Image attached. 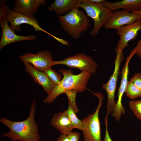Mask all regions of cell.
<instances>
[{"label":"cell","mask_w":141,"mask_h":141,"mask_svg":"<svg viewBox=\"0 0 141 141\" xmlns=\"http://www.w3.org/2000/svg\"><path fill=\"white\" fill-rule=\"evenodd\" d=\"M130 53L133 55L136 54L138 57L141 58V38Z\"/></svg>","instance_id":"25"},{"label":"cell","mask_w":141,"mask_h":141,"mask_svg":"<svg viewBox=\"0 0 141 141\" xmlns=\"http://www.w3.org/2000/svg\"><path fill=\"white\" fill-rule=\"evenodd\" d=\"M141 19V15L123 9L118 10L113 12L112 15L107 21L104 27L106 29H115L131 24Z\"/></svg>","instance_id":"11"},{"label":"cell","mask_w":141,"mask_h":141,"mask_svg":"<svg viewBox=\"0 0 141 141\" xmlns=\"http://www.w3.org/2000/svg\"><path fill=\"white\" fill-rule=\"evenodd\" d=\"M90 2L97 4H103L106 1L105 0H88Z\"/></svg>","instance_id":"29"},{"label":"cell","mask_w":141,"mask_h":141,"mask_svg":"<svg viewBox=\"0 0 141 141\" xmlns=\"http://www.w3.org/2000/svg\"><path fill=\"white\" fill-rule=\"evenodd\" d=\"M44 72L56 85L59 84L62 79L61 74L58 73L56 70L51 68L45 70Z\"/></svg>","instance_id":"23"},{"label":"cell","mask_w":141,"mask_h":141,"mask_svg":"<svg viewBox=\"0 0 141 141\" xmlns=\"http://www.w3.org/2000/svg\"><path fill=\"white\" fill-rule=\"evenodd\" d=\"M20 58L24 63L31 64L40 71L44 72L53 66L51 52L48 50L39 51L36 54L27 53L20 56Z\"/></svg>","instance_id":"9"},{"label":"cell","mask_w":141,"mask_h":141,"mask_svg":"<svg viewBox=\"0 0 141 141\" xmlns=\"http://www.w3.org/2000/svg\"><path fill=\"white\" fill-rule=\"evenodd\" d=\"M117 30V34L120 39L115 51L116 54L118 52L123 54V50L128 46L129 42L135 39L138 35V31L141 30V19L123 26Z\"/></svg>","instance_id":"10"},{"label":"cell","mask_w":141,"mask_h":141,"mask_svg":"<svg viewBox=\"0 0 141 141\" xmlns=\"http://www.w3.org/2000/svg\"><path fill=\"white\" fill-rule=\"evenodd\" d=\"M26 72L33 78L35 83L41 85L48 95L56 85L55 84L43 71L35 69L31 64L24 63Z\"/></svg>","instance_id":"15"},{"label":"cell","mask_w":141,"mask_h":141,"mask_svg":"<svg viewBox=\"0 0 141 141\" xmlns=\"http://www.w3.org/2000/svg\"><path fill=\"white\" fill-rule=\"evenodd\" d=\"M68 135L69 141H79L80 134L78 132H72Z\"/></svg>","instance_id":"27"},{"label":"cell","mask_w":141,"mask_h":141,"mask_svg":"<svg viewBox=\"0 0 141 141\" xmlns=\"http://www.w3.org/2000/svg\"><path fill=\"white\" fill-rule=\"evenodd\" d=\"M59 71L63 74V78L44 99V103H51L59 95L68 90H75L78 92H83L86 90L88 81L93 74L87 71H83L75 75L70 69H61Z\"/></svg>","instance_id":"2"},{"label":"cell","mask_w":141,"mask_h":141,"mask_svg":"<svg viewBox=\"0 0 141 141\" xmlns=\"http://www.w3.org/2000/svg\"><path fill=\"white\" fill-rule=\"evenodd\" d=\"M58 19L62 28L75 39L80 38L81 33L86 31L90 26L88 16L78 8L64 15L58 16Z\"/></svg>","instance_id":"3"},{"label":"cell","mask_w":141,"mask_h":141,"mask_svg":"<svg viewBox=\"0 0 141 141\" xmlns=\"http://www.w3.org/2000/svg\"><path fill=\"white\" fill-rule=\"evenodd\" d=\"M90 91L98 97L99 103L93 114L88 115L82 120L83 127V134L84 141H101L99 114L103 105L104 96L99 92L95 93Z\"/></svg>","instance_id":"5"},{"label":"cell","mask_w":141,"mask_h":141,"mask_svg":"<svg viewBox=\"0 0 141 141\" xmlns=\"http://www.w3.org/2000/svg\"><path fill=\"white\" fill-rule=\"evenodd\" d=\"M108 115L107 114L104 118V122L105 125V135L103 141H113L110 137L108 129Z\"/></svg>","instance_id":"26"},{"label":"cell","mask_w":141,"mask_h":141,"mask_svg":"<svg viewBox=\"0 0 141 141\" xmlns=\"http://www.w3.org/2000/svg\"><path fill=\"white\" fill-rule=\"evenodd\" d=\"M125 93L126 96L131 99L141 98V90L130 81L128 82Z\"/></svg>","instance_id":"20"},{"label":"cell","mask_w":141,"mask_h":141,"mask_svg":"<svg viewBox=\"0 0 141 141\" xmlns=\"http://www.w3.org/2000/svg\"><path fill=\"white\" fill-rule=\"evenodd\" d=\"M36 108V102L34 100L28 116L23 121H15L5 117L0 118V122L9 130L8 132L3 133V136L13 141H40L38 125L35 118Z\"/></svg>","instance_id":"1"},{"label":"cell","mask_w":141,"mask_h":141,"mask_svg":"<svg viewBox=\"0 0 141 141\" xmlns=\"http://www.w3.org/2000/svg\"><path fill=\"white\" fill-rule=\"evenodd\" d=\"M56 141H69L68 135L61 134L57 138Z\"/></svg>","instance_id":"28"},{"label":"cell","mask_w":141,"mask_h":141,"mask_svg":"<svg viewBox=\"0 0 141 141\" xmlns=\"http://www.w3.org/2000/svg\"><path fill=\"white\" fill-rule=\"evenodd\" d=\"M7 19L10 23V28L14 32L21 31L22 28L20 25L25 24L32 26L35 31H43L49 35H51L40 26L38 20L33 16H27L10 9L7 14Z\"/></svg>","instance_id":"12"},{"label":"cell","mask_w":141,"mask_h":141,"mask_svg":"<svg viewBox=\"0 0 141 141\" xmlns=\"http://www.w3.org/2000/svg\"><path fill=\"white\" fill-rule=\"evenodd\" d=\"M78 91L75 90H71L64 92L67 96L69 101L73 109L76 113H78L79 110L77 105L75 98Z\"/></svg>","instance_id":"22"},{"label":"cell","mask_w":141,"mask_h":141,"mask_svg":"<svg viewBox=\"0 0 141 141\" xmlns=\"http://www.w3.org/2000/svg\"><path fill=\"white\" fill-rule=\"evenodd\" d=\"M63 64L70 67L77 68L83 71H86L92 74L96 72L97 64L90 56L83 53L66 57L64 59L53 61V65Z\"/></svg>","instance_id":"7"},{"label":"cell","mask_w":141,"mask_h":141,"mask_svg":"<svg viewBox=\"0 0 141 141\" xmlns=\"http://www.w3.org/2000/svg\"><path fill=\"white\" fill-rule=\"evenodd\" d=\"M3 1H0V23L2 34L0 41V49L7 45L13 42L27 40H34L37 39L34 34L28 36H21L15 34L9 26L7 15L9 7Z\"/></svg>","instance_id":"6"},{"label":"cell","mask_w":141,"mask_h":141,"mask_svg":"<svg viewBox=\"0 0 141 141\" xmlns=\"http://www.w3.org/2000/svg\"><path fill=\"white\" fill-rule=\"evenodd\" d=\"M129 106L137 118L141 120V100L130 101Z\"/></svg>","instance_id":"21"},{"label":"cell","mask_w":141,"mask_h":141,"mask_svg":"<svg viewBox=\"0 0 141 141\" xmlns=\"http://www.w3.org/2000/svg\"><path fill=\"white\" fill-rule=\"evenodd\" d=\"M130 81L141 90V73H136L130 79Z\"/></svg>","instance_id":"24"},{"label":"cell","mask_w":141,"mask_h":141,"mask_svg":"<svg viewBox=\"0 0 141 141\" xmlns=\"http://www.w3.org/2000/svg\"><path fill=\"white\" fill-rule=\"evenodd\" d=\"M114 60L115 68L114 72L108 82L103 84L102 88L106 91L107 95L106 107L107 114L108 115L112 113L115 108L116 102L115 101L116 89L120 66L123 60L124 54L117 53Z\"/></svg>","instance_id":"8"},{"label":"cell","mask_w":141,"mask_h":141,"mask_svg":"<svg viewBox=\"0 0 141 141\" xmlns=\"http://www.w3.org/2000/svg\"><path fill=\"white\" fill-rule=\"evenodd\" d=\"M132 56V55L130 54L128 56H127L125 64L120 73L121 74V79L120 84L118 89V99L111 114L112 117L117 120L120 119L122 115H125L126 114L125 109L122 104V100L123 95L125 92L128 81V65Z\"/></svg>","instance_id":"13"},{"label":"cell","mask_w":141,"mask_h":141,"mask_svg":"<svg viewBox=\"0 0 141 141\" xmlns=\"http://www.w3.org/2000/svg\"><path fill=\"white\" fill-rule=\"evenodd\" d=\"M63 113L66 115L71 123L73 129L77 128L82 131L83 124L82 120H80L77 116L70 104L68 102V109L64 110Z\"/></svg>","instance_id":"19"},{"label":"cell","mask_w":141,"mask_h":141,"mask_svg":"<svg viewBox=\"0 0 141 141\" xmlns=\"http://www.w3.org/2000/svg\"><path fill=\"white\" fill-rule=\"evenodd\" d=\"M51 124L63 134L68 135L73 129L70 121L63 112L55 113L51 120Z\"/></svg>","instance_id":"17"},{"label":"cell","mask_w":141,"mask_h":141,"mask_svg":"<svg viewBox=\"0 0 141 141\" xmlns=\"http://www.w3.org/2000/svg\"><path fill=\"white\" fill-rule=\"evenodd\" d=\"M131 12L134 13H137L138 14H139L141 15V11H131Z\"/></svg>","instance_id":"30"},{"label":"cell","mask_w":141,"mask_h":141,"mask_svg":"<svg viewBox=\"0 0 141 141\" xmlns=\"http://www.w3.org/2000/svg\"><path fill=\"white\" fill-rule=\"evenodd\" d=\"M78 7L83 9L87 15L93 20V27L89 33L94 36L97 35L108 18L113 13L103 5L91 3L88 0H78Z\"/></svg>","instance_id":"4"},{"label":"cell","mask_w":141,"mask_h":141,"mask_svg":"<svg viewBox=\"0 0 141 141\" xmlns=\"http://www.w3.org/2000/svg\"><path fill=\"white\" fill-rule=\"evenodd\" d=\"M78 0H55L49 5V9L58 16L64 15L77 8Z\"/></svg>","instance_id":"18"},{"label":"cell","mask_w":141,"mask_h":141,"mask_svg":"<svg viewBox=\"0 0 141 141\" xmlns=\"http://www.w3.org/2000/svg\"><path fill=\"white\" fill-rule=\"evenodd\" d=\"M102 5L112 11L121 9L131 12L141 11V0H123L113 2L106 1Z\"/></svg>","instance_id":"16"},{"label":"cell","mask_w":141,"mask_h":141,"mask_svg":"<svg viewBox=\"0 0 141 141\" xmlns=\"http://www.w3.org/2000/svg\"><path fill=\"white\" fill-rule=\"evenodd\" d=\"M46 4L45 0H16L13 10L22 14L33 16L39 7Z\"/></svg>","instance_id":"14"}]
</instances>
